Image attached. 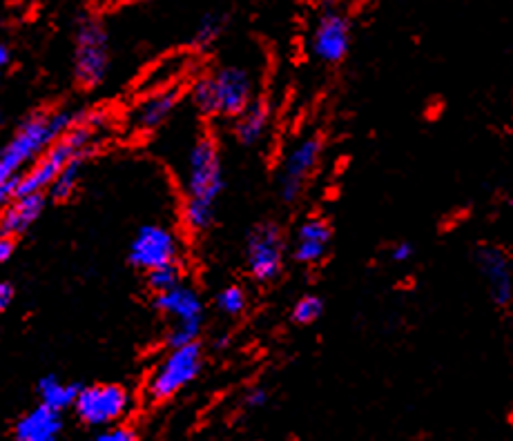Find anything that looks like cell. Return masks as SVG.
<instances>
[{"mask_svg":"<svg viewBox=\"0 0 513 441\" xmlns=\"http://www.w3.org/2000/svg\"><path fill=\"white\" fill-rule=\"evenodd\" d=\"M12 299H14L12 286H7V283L0 281V312H3L9 303H12Z\"/></svg>","mask_w":513,"mask_h":441,"instance_id":"29","label":"cell"},{"mask_svg":"<svg viewBox=\"0 0 513 441\" xmlns=\"http://www.w3.org/2000/svg\"><path fill=\"white\" fill-rule=\"evenodd\" d=\"M480 277L485 281L491 301L498 308H507L513 301V261L507 250L498 245H482L476 252Z\"/></svg>","mask_w":513,"mask_h":441,"instance_id":"12","label":"cell"},{"mask_svg":"<svg viewBox=\"0 0 513 441\" xmlns=\"http://www.w3.org/2000/svg\"><path fill=\"white\" fill-rule=\"evenodd\" d=\"M132 399L130 392L116 384H99L79 390L74 401V413L83 424L92 428L116 426L130 413Z\"/></svg>","mask_w":513,"mask_h":441,"instance_id":"7","label":"cell"},{"mask_svg":"<svg viewBox=\"0 0 513 441\" xmlns=\"http://www.w3.org/2000/svg\"><path fill=\"white\" fill-rule=\"evenodd\" d=\"M154 306H157L163 315H168L172 319V326L201 328L203 301L197 290L183 286V283H179L177 288H172L168 292L157 294Z\"/></svg>","mask_w":513,"mask_h":441,"instance_id":"13","label":"cell"},{"mask_svg":"<svg viewBox=\"0 0 513 441\" xmlns=\"http://www.w3.org/2000/svg\"><path fill=\"white\" fill-rule=\"evenodd\" d=\"M14 252V241L9 234H3L0 232V263H5L9 257H12Z\"/></svg>","mask_w":513,"mask_h":441,"instance_id":"28","label":"cell"},{"mask_svg":"<svg viewBox=\"0 0 513 441\" xmlns=\"http://www.w3.org/2000/svg\"><path fill=\"white\" fill-rule=\"evenodd\" d=\"M248 306V294L239 286H228L217 294V308L228 317H239Z\"/></svg>","mask_w":513,"mask_h":441,"instance_id":"23","label":"cell"},{"mask_svg":"<svg viewBox=\"0 0 513 441\" xmlns=\"http://www.w3.org/2000/svg\"><path fill=\"white\" fill-rule=\"evenodd\" d=\"M61 430H63L61 413L41 404L18 419L14 435H16V441H58Z\"/></svg>","mask_w":513,"mask_h":441,"instance_id":"16","label":"cell"},{"mask_svg":"<svg viewBox=\"0 0 513 441\" xmlns=\"http://www.w3.org/2000/svg\"><path fill=\"white\" fill-rule=\"evenodd\" d=\"M12 188H14V183H9V185H0V214H3V210H5L7 196L12 194Z\"/></svg>","mask_w":513,"mask_h":441,"instance_id":"30","label":"cell"},{"mask_svg":"<svg viewBox=\"0 0 513 441\" xmlns=\"http://www.w3.org/2000/svg\"><path fill=\"white\" fill-rule=\"evenodd\" d=\"M324 315V301L317 294H304L293 306V321L297 326H311L319 317Z\"/></svg>","mask_w":513,"mask_h":441,"instance_id":"22","label":"cell"},{"mask_svg":"<svg viewBox=\"0 0 513 441\" xmlns=\"http://www.w3.org/2000/svg\"><path fill=\"white\" fill-rule=\"evenodd\" d=\"M43 208H45L43 192L16 196L14 203L7 205L3 214H0V232L9 234V237L25 232L29 225L41 217Z\"/></svg>","mask_w":513,"mask_h":441,"instance_id":"17","label":"cell"},{"mask_svg":"<svg viewBox=\"0 0 513 441\" xmlns=\"http://www.w3.org/2000/svg\"><path fill=\"white\" fill-rule=\"evenodd\" d=\"M179 105V90L174 87H161V90L145 96L143 101L134 107L132 125L139 132H154L166 123Z\"/></svg>","mask_w":513,"mask_h":441,"instance_id":"15","label":"cell"},{"mask_svg":"<svg viewBox=\"0 0 513 441\" xmlns=\"http://www.w3.org/2000/svg\"><path fill=\"white\" fill-rule=\"evenodd\" d=\"M177 254L179 241L174 232L163 225H143L130 248L132 263L145 272L177 263Z\"/></svg>","mask_w":513,"mask_h":441,"instance_id":"11","label":"cell"},{"mask_svg":"<svg viewBox=\"0 0 513 441\" xmlns=\"http://www.w3.org/2000/svg\"><path fill=\"white\" fill-rule=\"evenodd\" d=\"M94 134H96V123L92 121H83L81 125H76L74 130H67L61 139L47 147L43 152V159L38 161L32 170L23 176H18L14 181L12 194L21 196V194H32V192H43L45 188H50L56 176L61 174L67 165H70L74 159H79V156H85L87 147H90L94 139Z\"/></svg>","mask_w":513,"mask_h":441,"instance_id":"4","label":"cell"},{"mask_svg":"<svg viewBox=\"0 0 513 441\" xmlns=\"http://www.w3.org/2000/svg\"><path fill=\"white\" fill-rule=\"evenodd\" d=\"M286 241L282 230L273 223H264L250 232L246 245L248 270L261 283L275 281L284 270Z\"/></svg>","mask_w":513,"mask_h":441,"instance_id":"9","label":"cell"},{"mask_svg":"<svg viewBox=\"0 0 513 441\" xmlns=\"http://www.w3.org/2000/svg\"><path fill=\"white\" fill-rule=\"evenodd\" d=\"M108 74V34L96 18H83L76 32V78L85 87L99 85Z\"/></svg>","mask_w":513,"mask_h":441,"instance_id":"8","label":"cell"},{"mask_svg":"<svg viewBox=\"0 0 513 441\" xmlns=\"http://www.w3.org/2000/svg\"><path fill=\"white\" fill-rule=\"evenodd\" d=\"M72 114L52 112V114H36L29 119L21 130L14 134L3 150H0V185H9L18 179L29 161L41 156L47 147L70 130Z\"/></svg>","mask_w":513,"mask_h":441,"instance_id":"2","label":"cell"},{"mask_svg":"<svg viewBox=\"0 0 513 441\" xmlns=\"http://www.w3.org/2000/svg\"><path fill=\"white\" fill-rule=\"evenodd\" d=\"M270 127V112L264 103H250L244 112L237 116L235 134L239 143L257 145L264 141Z\"/></svg>","mask_w":513,"mask_h":441,"instance_id":"18","label":"cell"},{"mask_svg":"<svg viewBox=\"0 0 513 441\" xmlns=\"http://www.w3.org/2000/svg\"><path fill=\"white\" fill-rule=\"evenodd\" d=\"M79 386L65 384L58 377H45L38 384V395H41V404L47 408H54L58 413H63L70 406H74L76 397H79Z\"/></svg>","mask_w":513,"mask_h":441,"instance_id":"19","label":"cell"},{"mask_svg":"<svg viewBox=\"0 0 513 441\" xmlns=\"http://www.w3.org/2000/svg\"><path fill=\"white\" fill-rule=\"evenodd\" d=\"M201 366L203 355L199 343L170 348L168 355L152 370L145 392L152 401H168L199 377Z\"/></svg>","mask_w":513,"mask_h":441,"instance_id":"5","label":"cell"},{"mask_svg":"<svg viewBox=\"0 0 513 441\" xmlns=\"http://www.w3.org/2000/svg\"><path fill=\"white\" fill-rule=\"evenodd\" d=\"M9 58H12V56H9V47L0 43V67H7Z\"/></svg>","mask_w":513,"mask_h":441,"instance_id":"31","label":"cell"},{"mask_svg":"<svg viewBox=\"0 0 513 441\" xmlns=\"http://www.w3.org/2000/svg\"><path fill=\"white\" fill-rule=\"evenodd\" d=\"M94 441H139V437L128 426H110L101 435H96Z\"/></svg>","mask_w":513,"mask_h":441,"instance_id":"25","label":"cell"},{"mask_svg":"<svg viewBox=\"0 0 513 441\" xmlns=\"http://www.w3.org/2000/svg\"><path fill=\"white\" fill-rule=\"evenodd\" d=\"M268 399H270V395H268L266 388H261V386L250 388L244 395V406L248 410H259V408H264L268 404Z\"/></svg>","mask_w":513,"mask_h":441,"instance_id":"26","label":"cell"},{"mask_svg":"<svg viewBox=\"0 0 513 441\" xmlns=\"http://www.w3.org/2000/svg\"><path fill=\"white\" fill-rule=\"evenodd\" d=\"M224 27H226L224 14L210 12L206 16H201V21H199V25L195 29V45L210 47L221 34H224Z\"/></svg>","mask_w":513,"mask_h":441,"instance_id":"20","label":"cell"},{"mask_svg":"<svg viewBox=\"0 0 513 441\" xmlns=\"http://www.w3.org/2000/svg\"><path fill=\"white\" fill-rule=\"evenodd\" d=\"M253 76L237 65H226L201 76L192 98L203 114L208 116H239L253 103Z\"/></svg>","mask_w":513,"mask_h":441,"instance_id":"3","label":"cell"},{"mask_svg":"<svg viewBox=\"0 0 513 441\" xmlns=\"http://www.w3.org/2000/svg\"><path fill=\"white\" fill-rule=\"evenodd\" d=\"M353 41V27L342 9L328 7L319 14L313 27L311 49L319 63L340 65L348 56Z\"/></svg>","mask_w":513,"mask_h":441,"instance_id":"10","label":"cell"},{"mask_svg":"<svg viewBox=\"0 0 513 441\" xmlns=\"http://www.w3.org/2000/svg\"><path fill=\"white\" fill-rule=\"evenodd\" d=\"M324 156V139L317 134L302 136L290 145L279 172V196L284 203H295L304 194Z\"/></svg>","mask_w":513,"mask_h":441,"instance_id":"6","label":"cell"},{"mask_svg":"<svg viewBox=\"0 0 513 441\" xmlns=\"http://www.w3.org/2000/svg\"><path fill=\"white\" fill-rule=\"evenodd\" d=\"M511 203H513V199H511Z\"/></svg>","mask_w":513,"mask_h":441,"instance_id":"33","label":"cell"},{"mask_svg":"<svg viewBox=\"0 0 513 441\" xmlns=\"http://www.w3.org/2000/svg\"><path fill=\"white\" fill-rule=\"evenodd\" d=\"M18 3H27L29 5V3H38V0H18Z\"/></svg>","mask_w":513,"mask_h":441,"instance_id":"32","label":"cell"},{"mask_svg":"<svg viewBox=\"0 0 513 441\" xmlns=\"http://www.w3.org/2000/svg\"><path fill=\"white\" fill-rule=\"evenodd\" d=\"M179 283H181V270L177 263H170V266H161L148 272V286L157 294L177 288Z\"/></svg>","mask_w":513,"mask_h":441,"instance_id":"24","label":"cell"},{"mask_svg":"<svg viewBox=\"0 0 513 441\" xmlns=\"http://www.w3.org/2000/svg\"><path fill=\"white\" fill-rule=\"evenodd\" d=\"M83 161H85V156H79V159H74L61 174L56 176L54 183L50 185L56 199H65V196H70L76 190V185H79V181H81Z\"/></svg>","mask_w":513,"mask_h":441,"instance_id":"21","label":"cell"},{"mask_svg":"<svg viewBox=\"0 0 513 441\" xmlns=\"http://www.w3.org/2000/svg\"><path fill=\"white\" fill-rule=\"evenodd\" d=\"M186 203H183V219L190 230H208L215 219V205L224 190V172L217 143L212 136L203 134L192 143L186 159Z\"/></svg>","mask_w":513,"mask_h":441,"instance_id":"1","label":"cell"},{"mask_svg":"<svg viewBox=\"0 0 513 441\" xmlns=\"http://www.w3.org/2000/svg\"><path fill=\"white\" fill-rule=\"evenodd\" d=\"M389 254H391V259H393L395 263H409V261L413 259L415 248H413V245H411L409 241H400V243L393 245Z\"/></svg>","mask_w":513,"mask_h":441,"instance_id":"27","label":"cell"},{"mask_svg":"<svg viewBox=\"0 0 513 441\" xmlns=\"http://www.w3.org/2000/svg\"><path fill=\"white\" fill-rule=\"evenodd\" d=\"M331 239L333 230L328 221L319 217L306 219L297 230V241L293 248L295 261L302 263V266H317V263H322L328 250H331Z\"/></svg>","mask_w":513,"mask_h":441,"instance_id":"14","label":"cell"}]
</instances>
